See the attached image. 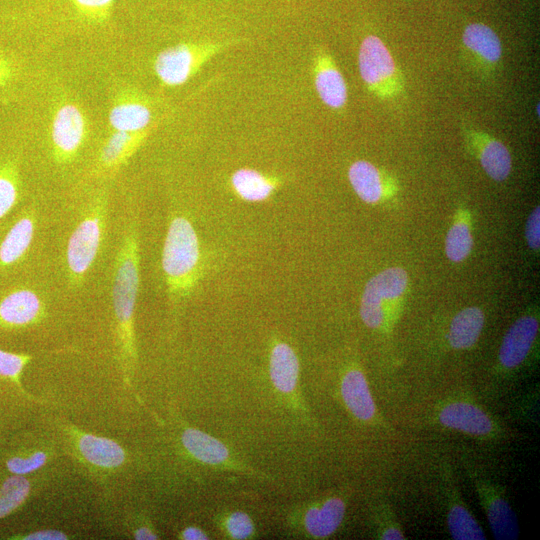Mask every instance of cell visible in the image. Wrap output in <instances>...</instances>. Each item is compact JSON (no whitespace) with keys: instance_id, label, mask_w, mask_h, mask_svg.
I'll return each instance as SVG.
<instances>
[{"instance_id":"f1b7e54d","label":"cell","mask_w":540,"mask_h":540,"mask_svg":"<svg viewBox=\"0 0 540 540\" xmlns=\"http://www.w3.org/2000/svg\"><path fill=\"white\" fill-rule=\"evenodd\" d=\"M375 537L381 540L406 539L403 528L393 509L387 503L380 504L374 512Z\"/></svg>"},{"instance_id":"83f0119b","label":"cell","mask_w":540,"mask_h":540,"mask_svg":"<svg viewBox=\"0 0 540 540\" xmlns=\"http://www.w3.org/2000/svg\"><path fill=\"white\" fill-rule=\"evenodd\" d=\"M473 239L465 222H455L447 232L445 252L452 262H462L471 253Z\"/></svg>"},{"instance_id":"ba28073f","label":"cell","mask_w":540,"mask_h":540,"mask_svg":"<svg viewBox=\"0 0 540 540\" xmlns=\"http://www.w3.org/2000/svg\"><path fill=\"white\" fill-rule=\"evenodd\" d=\"M103 213L102 207H97L79 223L70 236L66 260L69 273L74 280H79L85 275L97 256Z\"/></svg>"},{"instance_id":"7c38bea8","label":"cell","mask_w":540,"mask_h":540,"mask_svg":"<svg viewBox=\"0 0 540 540\" xmlns=\"http://www.w3.org/2000/svg\"><path fill=\"white\" fill-rule=\"evenodd\" d=\"M340 393L347 410L361 422H371L377 416V407L369 383L363 371L351 367L344 372Z\"/></svg>"},{"instance_id":"4fadbf2b","label":"cell","mask_w":540,"mask_h":540,"mask_svg":"<svg viewBox=\"0 0 540 540\" xmlns=\"http://www.w3.org/2000/svg\"><path fill=\"white\" fill-rule=\"evenodd\" d=\"M314 83L321 101L332 109H340L347 102V86L332 57L324 51L314 58Z\"/></svg>"},{"instance_id":"f35d334b","label":"cell","mask_w":540,"mask_h":540,"mask_svg":"<svg viewBox=\"0 0 540 540\" xmlns=\"http://www.w3.org/2000/svg\"><path fill=\"white\" fill-rule=\"evenodd\" d=\"M9 74L8 69L3 64V62L0 60V83L3 82V80L6 78V76Z\"/></svg>"},{"instance_id":"e575fe53","label":"cell","mask_w":540,"mask_h":540,"mask_svg":"<svg viewBox=\"0 0 540 540\" xmlns=\"http://www.w3.org/2000/svg\"><path fill=\"white\" fill-rule=\"evenodd\" d=\"M67 535L56 529H44L30 533L24 537L27 540H65Z\"/></svg>"},{"instance_id":"d6986e66","label":"cell","mask_w":540,"mask_h":540,"mask_svg":"<svg viewBox=\"0 0 540 540\" xmlns=\"http://www.w3.org/2000/svg\"><path fill=\"white\" fill-rule=\"evenodd\" d=\"M485 317L479 307H466L451 320L447 340L456 350L472 348L478 341L484 327Z\"/></svg>"},{"instance_id":"5b68a950","label":"cell","mask_w":540,"mask_h":540,"mask_svg":"<svg viewBox=\"0 0 540 540\" xmlns=\"http://www.w3.org/2000/svg\"><path fill=\"white\" fill-rule=\"evenodd\" d=\"M435 417L442 427L476 439H497L503 432L485 408L466 398L443 400L435 409Z\"/></svg>"},{"instance_id":"9c48e42d","label":"cell","mask_w":540,"mask_h":540,"mask_svg":"<svg viewBox=\"0 0 540 540\" xmlns=\"http://www.w3.org/2000/svg\"><path fill=\"white\" fill-rule=\"evenodd\" d=\"M539 331V319L534 314L517 318L503 337L498 352L501 370L518 369L527 359Z\"/></svg>"},{"instance_id":"6da1fadb","label":"cell","mask_w":540,"mask_h":540,"mask_svg":"<svg viewBox=\"0 0 540 540\" xmlns=\"http://www.w3.org/2000/svg\"><path fill=\"white\" fill-rule=\"evenodd\" d=\"M139 280L138 234L135 225L130 224L116 258L112 290L118 339L125 366L132 365L136 359L134 312Z\"/></svg>"},{"instance_id":"8d00e7d4","label":"cell","mask_w":540,"mask_h":540,"mask_svg":"<svg viewBox=\"0 0 540 540\" xmlns=\"http://www.w3.org/2000/svg\"><path fill=\"white\" fill-rule=\"evenodd\" d=\"M112 0H76L77 4L87 10H98L106 7Z\"/></svg>"},{"instance_id":"cb8c5ba5","label":"cell","mask_w":540,"mask_h":540,"mask_svg":"<svg viewBox=\"0 0 540 540\" xmlns=\"http://www.w3.org/2000/svg\"><path fill=\"white\" fill-rule=\"evenodd\" d=\"M33 234V219L30 216L19 219L0 245V265L8 266L18 261L28 250Z\"/></svg>"},{"instance_id":"9a60e30c","label":"cell","mask_w":540,"mask_h":540,"mask_svg":"<svg viewBox=\"0 0 540 540\" xmlns=\"http://www.w3.org/2000/svg\"><path fill=\"white\" fill-rule=\"evenodd\" d=\"M39 296L29 289L10 292L0 300V322L9 326L34 323L43 313Z\"/></svg>"},{"instance_id":"4dcf8cb0","label":"cell","mask_w":540,"mask_h":540,"mask_svg":"<svg viewBox=\"0 0 540 540\" xmlns=\"http://www.w3.org/2000/svg\"><path fill=\"white\" fill-rule=\"evenodd\" d=\"M47 455L38 451L26 458L13 457L7 461V468L16 475H23L39 469L46 463Z\"/></svg>"},{"instance_id":"1f68e13d","label":"cell","mask_w":540,"mask_h":540,"mask_svg":"<svg viewBox=\"0 0 540 540\" xmlns=\"http://www.w3.org/2000/svg\"><path fill=\"white\" fill-rule=\"evenodd\" d=\"M17 195V185L11 174L0 172V219L14 206Z\"/></svg>"},{"instance_id":"7a4b0ae2","label":"cell","mask_w":540,"mask_h":540,"mask_svg":"<svg viewBox=\"0 0 540 540\" xmlns=\"http://www.w3.org/2000/svg\"><path fill=\"white\" fill-rule=\"evenodd\" d=\"M162 268L169 294L173 298L187 296L201 275L199 239L191 222L173 216L169 222L162 251Z\"/></svg>"},{"instance_id":"8fae6325","label":"cell","mask_w":540,"mask_h":540,"mask_svg":"<svg viewBox=\"0 0 540 540\" xmlns=\"http://www.w3.org/2000/svg\"><path fill=\"white\" fill-rule=\"evenodd\" d=\"M345 514V499L330 495L313 502L304 510L302 525L311 538L326 539L339 529Z\"/></svg>"},{"instance_id":"8992f818","label":"cell","mask_w":540,"mask_h":540,"mask_svg":"<svg viewBox=\"0 0 540 540\" xmlns=\"http://www.w3.org/2000/svg\"><path fill=\"white\" fill-rule=\"evenodd\" d=\"M466 472L493 536L499 540L517 539L519 535L517 517L507 499L504 487L480 474L473 467H468Z\"/></svg>"},{"instance_id":"ffe728a7","label":"cell","mask_w":540,"mask_h":540,"mask_svg":"<svg viewBox=\"0 0 540 540\" xmlns=\"http://www.w3.org/2000/svg\"><path fill=\"white\" fill-rule=\"evenodd\" d=\"M181 441L188 453L208 465H222L229 460L227 447L218 439L196 428L184 429Z\"/></svg>"},{"instance_id":"52a82bcc","label":"cell","mask_w":540,"mask_h":540,"mask_svg":"<svg viewBox=\"0 0 540 540\" xmlns=\"http://www.w3.org/2000/svg\"><path fill=\"white\" fill-rule=\"evenodd\" d=\"M223 47V43H190L168 48L156 58V74L166 85H181Z\"/></svg>"},{"instance_id":"d590c367","label":"cell","mask_w":540,"mask_h":540,"mask_svg":"<svg viewBox=\"0 0 540 540\" xmlns=\"http://www.w3.org/2000/svg\"><path fill=\"white\" fill-rule=\"evenodd\" d=\"M180 538L184 540H205L208 535L199 527H186L180 534Z\"/></svg>"},{"instance_id":"836d02e7","label":"cell","mask_w":540,"mask_h":540,"mask_svg":"<svg viewBox=\"0 0 540 540\" xmlns=\"http://www.w3.org/2000/svg\"><path fill=\"white\" fill-rule=\"evenodd\" d=\"M525 236L528 246L533 250H538L540 246V208L537 206L530 213L525 229Z\"/></svg>"},{"instance_id":"7402d4cb","label":"cell","mask_w":540,"mask_h":540,"mask_svg":"<svg viewBox=\"0 0 540 540\" xmlns=\"http://www.w3.org/2000/svg\"><path fill=\"white\" fill-rule=\"evenodd\" d=\"M348 179L363 202L376 204L382 199L385 192L384 177L372 163L365 160L355 161L348 169Z\"/></svg>"},{"instance_id":"484cf974","label":"cell","mask_w":540,"mask_h":540,"mask_svg":"<svg viewBox=\"0 0 540 540\" xmlns=\"http://www.w3.org/2000/svg\"><path fill=\"white\" fill-rule=\"evenodd\" d=\"M145 133L121 132L114 133L104 145L100 160L106 167H113L124 161L139 146Z\"/></svg>"},{"instance_id":"74e56055","label":"cell","mask_w":540,"mask_h":540,"mask_svg":"<svg viewBox=\"0 0 540 540\" xmlns=\"http://www.w3.org/2000/svg\"><path fill=\"white\" fill-rule=\"evenodd\" d=\"M134 538L138 540H153L158 539V536L150 528L141 527L134 532Z\"/></svg>"},{"instance_id":"d6a6232c","label":"cell","mask_w":540,"mask_h":540,"mask_svg":"<svg viewBox=\"0 0 540 540\" xmlns=\"http://www.w3.org/2000/svg\"><path fill=\"white\" fill-rule=\"evenodd\" d=\"M29 359L27 355L9 353L0 349V375L17 377Z\"/></svg>"},{"instance_id":"277c9868","label":"cell","mask_w":540,"mask_h":540,"mask_svg":"<svg viewBox=\"0 0 540 540\" xmlns=\"http://www.w3.org/2000/svg\"><path fill=\"white\" fill-rule=\"evenodd\" d=\"M360 76L379 98H392L403 90L401 72L385 44L374 35L364 38L358 53Z\"/></svg>"},{"instance_id":"f546056e","label":"cell","mask_w":540,"mask_h":540,"mask_svg":"<svg viewBox=\"0 0 540 540\" xmlns=\"http://www.w3.org/2000/svg\"><path fill=\"white\" fill-rule=\"evenodd\" d=\"M224 527L231 539H249L255 532V527L250 516L243 511L230 513L224 521Z\"/></svg>"},{"instance_id":"5bb4252c","label":"cell","mask_w":540,"mask_h":540,"mask_svg":"<svg viewBox=\"0 0 540 540\" xmlns=\"http://www.w3.org/2000/svg\"><path fill=\"white\" fill-rule=\"evenodd\" d=\"M85 122L79 108L65 104L57 111L52 125V140L60 157L73 155L82 143Z\"/></svg>"},{"instance_id":"3957f363","label":"cell","mask_w":540,"mask_h":540,"mask_svg":"<svg viewBox=\"0 0 540 540\" xmlns=\"http://www.w3.org/2000/svg\"><path fill=\"white\" fill-rule=\"evenodd\" d=\"M408 286V274L400 267L382 270L363 290L359 313L364 325L373 330L390 329L396 315L392 312Z\"/></svg>"},{"instance_id":"ab89813d","label":"cell","mask_w":540,"mask_h":540,"mask_svg":"<svg viewBox=\"0 0 540 540\" xmlns=\"http://www.w3.org/2000/svg\"><path fill=\"white\" fill-rule=\"evenodd\" d=\"M537 115H539V104H537Z\"/></svg>"},{"instance_id":"603a6c76","label":"cell","mask_w":540,"mask_h":540,"mask_svg":"<svg viewBox=\"0 0 540 540\" xmlns=\"http://www.w3.org/2000/svg\"><path fill=\"white\" fill-rule=\"evenodd\" d=\"M78 449L91 464L102 468H115L125 460V452L115 441L91 434L78 436Z\"/></svg>"},{"instance_id":"e0dca14e","label":"cell","mask_w":540,"mask_h":540,"mask_svg":"<svg viewBox=\"0 0 540 540\" xmlns=\"http://www.w3.org/2000/svg\"><path fill=\"white\" fill-rule=\"evenodd\" d=\"M299 370V360L294 349L286 342L277 341L269 357V374L275 389L283 394L293 393L297 387Z\"/></svg>"},{"instance_id":"4316f807","label":"cell","mask_w":540,"mask_h":540,"mask_svg":"<svg viewBox=\"0 0 540 540\" xmlns=\"http://www.w3.org/2000/svg\"><path fill=\"white\" fill-rule=\"evenodd\" d=\"M29 481L21 475L7 478L0 488V518L17 509L28 497Z\"/></svg>"},{"instance_id":"ac0fdd59","label":"cell","mask_w":540,"mask_h":540,"mask_svg":"<svg viewBox=\"0 0 540 540\" xmlns=\"http://www.w3.org/2000/svg\"><path fill=\"white\" fill-rule=\"evenodd\" d=\"M462 41L465 48L484 66L494 67L500 61L502 46L498 35L483 23L466 26Z\"/></svg>"},{"instance_id":"d4e9b609","label":"cell","mask_w":540,"mask_h":540,"mask_svg":"<svg viewBox=\"0 0 540 540\" xmlns=\"http://www.w3.org/2000/svg\"><path fill=\"white\" fill-rule=\"evenodd\" d=\"M109 120L116 131L140 132L150 123L151 112L143 104L127 102L116 105L110 113Z\"/></svg>"},{"instance_id":"44dd1931","label":"cell","mask_w":540,"mask_h":540,"mask_svg":"<svg viewBox=\"0 0 540 540\" xmlns=\"http://www.w3.org/2000/svg\"><path fill=\"white\" fill-rule=\"evenodd\" d=\"M231 185L241 199L248 202H261L274 193L280 185V180L254 169L240 168L232 174Z\"/></svg>"},{"instance_id":"2e32d148","label":"cell","mask_w":540,"mask_h":540,"mask_svg":"<svg viewBox=\"0 0 540 540\" xmlns=\"http://www.w3.org/2000/svg\"><path fill=\"white\" fill-rule=\"evenodd\" d=\"M470 141L476 147L483 170L495 181L505 180L511 172L512 159L507 147L483 132L471 131Z\"/></svg>"},{"instance_id":"30bf717a","label":"cell","mask_w":540,"mask_h":540,"mask_svg":"<svg viewBox=\"0 0 540 540\" xmlns=\"http://www.w3.org/2000/svg\"><path fill=\"white\" fill-rule=\"evenodd\" d=\"M446 523L450 536L455 540H484L485 533L466 506L459 488L449 473L444 483Z\"/></svg>"}]
</instances>
